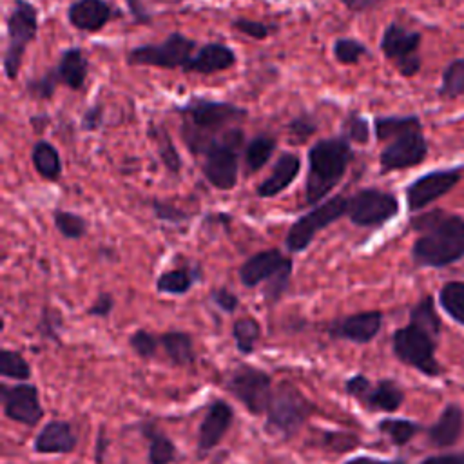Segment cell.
<instances>
[{
    "instance_id": "cell-1",
    "label": "cell",
    "mask_w": 464,
    "mask_h": 464,
    "mask_svg": "<svg viewBox=\"0 0 464 464\" xmlns=\"http://www.w3.org/2000/svg\"><path fill=\"white\" fill-rule=\"evenodd\" d=\"M419 232L411 246L417 266L442 268L464 259V218L442 208L428 210L411 219Z\"/></svg>"
},
{
    "instance_id": "cell-2",
    "label": "cell",
    "mask_w": 464,
    "mask_h": 464,
    "mask_svg": "<svg viewBox=\"0 0 464 464\" xmlns=\"http://www.w3.org/2000/svg\"><path fill=\"white\" fill-rule=\"evenodd\" d=\"M373 132L377 141L386 143L379 154L381 172L411 169L428 156V140L419 116H375Z\"/></svg>"
},
{
    "instance_id": "cell-3",
    "label": "cell",
    "mask_w": 464,
    "mask_h": 464,
    "mask_svg": "<svg viewBox=\"0 0 464 464\" xmlns=\"http://www.w3.org/2000/svg\"><path fill=\"white\" fill-rule=\"evenodd\" d=\"M181 120V138L194 156H201L205 147L234 123L246 118V109L230 102L210 100L203 96L188 98L176 107Z\"/></svg>"
},
{
    "instance_id": "cell-4",
    "label": "cell",
    "mask_w": 464,
    "mask_h": 464,
    "mask_svg": "<svg viewBox=\"0 0 464 464\" xmlns=\"http://www.w3.org/2000/svg\"><path fill=\"white\" fill-rule=\"evenodd\" d=\"M352 160V141H348L343 134L315 141L308 149L304 203L317 205L323 201L344 178Z\"/></svg>"
},
{
    "instance_id": "cell-5",
    "label": "cell",
    "mask_w": 464,
    "mask_h": 464,
    "mask_svg": "<svg viewBox=\"0 0 464 464\" xmlns=\"http://www.w3.org/2000/svg\"><path fill=\"white\" fill-rule=\"evenodd\" d=\"M439 334V326H430L410 319L406 326L393 332V353L401 362L419 370L420 373L428 377H439L444 372V368L435 359Z\"/></svg>"
},
{
    "instance_id": "cell-6",
    "label": "cell",
    "mask_w": 464,
    "mask_h": 464,
    "mask_svg": "<svg viewBox=\"0 0 464 464\" xmlns=\"http://www.w3.org/2000/svg\"><path fill=\"white\" fill-rule=\"evenodd\" d=\"M243 143V130L239 127H230L205 147L201 152V170L212 187L219 190H230L236 187L239 172V152Z\"/></svg>"
},
{
    "instance_id": "cell-7",
    "label": "cell",
    "mask_w": 464,
    "mask_h": 464,
    "mask_svg": "<svg viewBox=\"0 0 464 464\" xmlns=\"http://www.w3.org/2000/svg\"><path fill=\"white\" fill-rule=\"evenodd\" d=\"M7 45L4 51V74L7 80H14L20 72L27 45L38 33V9L27 0H14L7 18Z\"/></svg>"
},
{
    "instance_id": "cell-8",
    "label": "cell",
    "mask_w": 464,
    "mask_h": 464,
    "mask_svg": "<svg viewBox=\"0 0 464 464\" xmlns=\"http://www.w3.org/2000/svg\"><path fill=\"white\" fill-rule=\"evenodd\" d=\"M312 402L290 382H281L272 392L266 408V430L283 437H294L310 417Z\"/></svg>"
},
{
    "instance_id": "cell-9",
    "label": "cell",
    "mask_w": 464,
    "mask_h": 464,
    "mask_svg": "<svg viewBox=\"0 0 464 464\" xmlns=\"http://www.w3.org/2000/svg\"><path fill=\"white\" fill-rule=\"evenodd\" d=\"M198 42L181 34L170 33L160 44H145L130 49L127 53L129 65H141V67H160V69H181L188 63Z\"/></svg>"
},
{
    "instance_id": "cell-10",
    "label": "cell",
    "mask_w": 464,
    "mask_h": 464,
    "mask_svg": "<svg viewBox=\"0 0 464 464\" xmlns=\"http://www.w3.org/2000/svg\"><path fill=\"white\" fill-rule=\"evenodd\" d=\"M346 212H348V196L344 194H337L323 203H317L315 208L303 214L299 219L292 223V227L286 232V248L290 252L304 250L319 230L326 228L330 223L346 216Z\"/></svg>"
},
{
    "instance_id": "cell-11",
    "label": "cell",
    "mask_w": 464,
    "mask_h": 464,
    "mask_svg": "<svg viewBox=\"0 0 464 464\" xmlns=\"http://www.w3.org/2000/svg\"><path fill=\"white\" fill-rule=\"evenodd\" d=\"M422 42V34L419 31L408 29L399 22H392L384 27L381 36V51L382 54L395 65V69L402 76H415L420 69L419 47Z\"/></svg>"
},
{
    "instance_id": "cell-12",
    "label": "cell",
    "mask_w": 464,
    "mask_h": 464,
    "mask_svg": "<svg viewBox=\"0 0 464 464\" xmlns=\"http://www.w3.org/2000/svg\"><path fill=\"white\" fill-rule=\"evenodd\" d=\"M399 212V199L381 188H361L348 196L346 216L357 227H382Z\"/></svg>"
},
{
    "instance_id": "cell-13",
    "label": "cell",
    "mask_w": 464,
    "mask_h": 464,
    "mask_svg": "<svg viewBox=\"0 0 464 464\" xmlns=\"http://www.w3.org/2000/svg\"><path fill=\"white\" fill-rule=\"evenodd\" d=\"M227 390L252 413L261 415L266 411L272 397V379L266 372L241 364L237 366L227 382Z\"/></svg>"
},
{
    "instance_id": "cell-14",
    "label": "cell",
    "mask_w": 464,
    "mask_h": 464,
    "mask_svg": "<svg viewBox=\"0 0 464 464\" xmlns=\"http://www.w3.org/2000/svg\"><path fill=\"white\" fill-rule=\"evenodd\" d=\"M344 390L348 395L357 399L372 411H395L404 401V392L392 379H382L372 382L368 377L357 373L344 382Z\"/></svg>"
},
{
    "instance_id": "cell-15",
    "label": "cell",
    "mask_w": 464,
    "mask_h": 464,
    "mask_svg": "<svg viewBox=\"0 0 464 464\" xmlns=\"http://www.w3.org/2000/svg\"><path fill=\"white\" fill-rule=\"evenodd\" d=\"M462 179V169H437L415 178L404 190L406 203L411 212L422 210L430 203L437 201Z\"/></svg>"
},
{
    "instance_id": "cell-16",
    "label": "cell",
    "mask_w": 464,
    "mask_h": 464,
    "mask_svg": "<svg viewBox=\"0 0 464 464\" xmlns=\"http://www.w3.org/2000/svg\"><path fill=\"white\" fill-rule=\"evenodd\" d=\"M2 404L4 413L7 419L34 426L44 417V408L38 399V390L34 384H16V386H5L2 384Z\"/></svg>"
},
{
    "instance_id": "cell-17",
    "label": "cell",
    "mask_w": 464,
    "mask_h": 464,
    "mask_svg": "<svg viewBox=\"0 0 464 464\" xmlns=\"http://www.w3.org/2000/svg\"><path fill=\"white\" fill-rule=\"evenodd\" d=\"M382 326V312L366 310L346 315L330 326V335L335 339H346L357 344L370 343Z\"/></svg>"
},
{
    "instance_id": "cell-18",
    "label": "cell",
    "mask_w": 464,
    "mask_h": 464,
    "mask_svg": "<svg viewBox=\"0 0 464 464\" xmlns=\"http://www.w3.org/2000/svg\"><path fill=\"white\" fill-rule=\"evenodd\" d=\"M292 266V259L283 256L276 248L261 250L254 256H250L239 268V279L245 286L254 288L261 285L263 281H270L274 276H277L283 268Z\"/></svg>"
},
{
    "instance_id": "cell-19",
    "label": "cell",
    "mask_w": 464,
    "mask_h": 464,
    "mask_svg": "<svg viewBox=\"0 0 464 464\" xmlns=\"http://www.w3.org/2000/svg\"><path fill=\"white\" fill-rule=\"evenodd\" d=\"M232 419H234L232 408L225 401H214L199 424L198 450L201 453L214 450L228 431Z\"/></svg>"
},
{
    "instance_id": "cell-20",
    "label": "cell",
    "mask_w": 464,
    "mask_h": 464,
    "mask_svg": "<svg viewBox=\"0 0 464 464\" xmlns=\"http://www.w3.org/2000/svg\"><path fill=\"white\" fill-rule=\"evenodd\" d=\"M236 62H237V56L228 45L219 42H208L192 54L188 63L183 67V72L185 74L188 72L214 74V72H221L234 67Z\"/></svg>"
},
{
    "instance_id": "cell-21",
    "label": "cell",
    "mask_w": 464,
    "mask_h": 464,
    "mask_svg": "<svg viewBox=\"0 0 464 464\" xmlns=\"http://www.w3.org/2000/svg\"><path fill=\"white\" fill-rule=\"evenodd\" d=\"M112 18V5L107 0H74L67 7V20L78 31L98 33Z\"/></svg>"
},
{
    "instance_id": "cell-22",
    "label": "cell",
    "mask_w": 464,
    "mask_h": 464,
    "mask_svg": "<svg viewBox=\"0 0 464 464\" xmlns=\"http://www.w3.org/2000/svg\"><path fill=\"white\" fill-rule=\"evenodd\" d=\"M76 433L65 420H49L34 439V451L44 455H65L76 448Z\"/></svg>"
},
{
    "instance_id": "cell-23",
    "label": "cell",
    "mask_w": 464,
    "mask_h": 464,
    "mask_svg": "<svg viewBox=\"0 0 464 464\" xmlns=\"http://www.w3.org/2000/svg\"><path fill=\"white\" fill-rule=\"evenodd\" d=\"M464 430V411L459 404L450 402L440 411L439 419L428 428V442L435 448L453 446Z\"/></svg>"
},
{
    "instance_id": "cell-24",
    "label": "cell",
    "mask_w": 464,
    "mask_h": 464,
    "mask_svg": "<svg viewBox=\"0 0 464 464\" xmlns=\"http://www.w3.org/2000/svg\"><path fill=\"white\" fill-rule=\"evenodd\" d=\"M299 169H301L299 156H295L292 152L279 154L270 176L265 178L257 185V188H256L257 196L259 198H274V196L281 194L297 178Z\"/></svg>"
},
{
    "instance_id": "cell-25",
    "label": "cell",
    "mask_w": 464,
    "mask_h": 464,
    "mask_svg": "<svg viewBox=\"0 0 464 464\" xmlns=\"http://www.w3.org/2000/svg\"><path fill=\"white\" fill-rule=\"evenodd\" d=\"M53 69L60 83L72 91H80L89 72V60L80 47H71L60 54V60Z\"/></svg>"
},
{
    "instance_id": "cell-26",
    "label": "cell",
    "mask_w": 464,
    "mask_h": 464,
    "mask_svg": "<svg viewBox=\"0 0 464 464\" xmlns=\"http://www.w3.org/2000/svg\"><path fill=\"white\" fill-rule=\"evenodd\" d=\"M31 161L36 172L49 181H56L62 176V158L54 145L45 140H40L33 145Z\"/></svg>"
},
{
    "instance_id": "cell-27",
    "label": "cell",
    "mask_w": 464,
    "mask_h": 464,
    "mask_svg": "<svg viewBox=\"0 0 464 464\" xmlns=\"http://www.w3.org/2000/svg\"><path fill=\"white\" fill-rule=\"evenodd\" d=\"M160 344L176 366H188L194 362V343L185 332H167L160 337Z\"/></svg>"
},
{
    "instance_id": "cell-28",
    "label": "cell",
    "mask_w": 464,
    "mask_h": 464,
    "mask_svg": "<svg viewBox=\"0 0 464 464\" xmlns=\"http://www.w3.org/2000/svg\"><path fill=\"white\" fill-rule=\"evenodd\" d=\"M276 150V138L268 134H257L254 136L243 150V161H245V172L254 174L261 167L266 165V161L272 158Z\"/></svg>"
},
{
    "instance_id": "cell-29",
    "label": "cell",
    "mask_w": 464,
    "mask_h": 464,
    "mask_svg": "<svg viewBox=\"0 0 464 464\" xmlns=\"http://www.w3.org/2000/svg\"><path fill=\"white\" fill-rule=\"evenodd\" d=\"M141 431L149 440V464H172L178 459V450L167 435L158 431L152 424H145Z\"/></svg>"
},
{
    "instance_id": "cell-30",
    "label": "cell",
    "mask_w": 464,
    "mask_h": 464,
    "mask_svg": "<svg viewBox=\"0 0 464 464\" xmlns=\"http://www.w3.org/2000/svg\"><path fill=\"white\" fill-rule=\"evenodd\" d=\"M437 96L440 100H457L464 96V58H455L444 67Z\"/></svg>"
},
{
    "instance_id": "cell-31",
    "label": "cell",
    "mask_w": 464,
    "mask_h": 464,
    "mask_svg": "<svg viewBox=\"0 0 464 464\" xmlns=\"http://www.w3.org/2000/svg\"><path fill=\"white\" fill-rule=\"evenodd\" d=\"M199 277V272L194 268H176V270H169L163 272L158 281H156V290L160 294H170V295H183L187 294L192 285L194 279Z\"/></svg>"
},
{
    "instance_id": "cell-32",
    "label": "cell",
    "mask_w": 464,
    "mask_h": 464,
    "mask_svg": "<svg viewBox=\"0 0 464 464\" xmlns=\"http://www.w3.org/2000/svg\"><path fill=\"white\" fill-rule=\"evenodd\" d=\"M149 136L156 143L160 160L163 161L167 170L170 174H178L181 170V158H179V154H178V150L172 143V138H170L169 130L163 125H150L149 127Z\"/></svg>"
},
{
    "instance_id": "cell-33",
    "label": "cell",
    "mask_w": 464,
    "mask_h": 464,
    "mask_svg": "<svg viewBox=\"0 0 464 464\" xmlns=\"http://www.w3.org/2000/svg\"><path fill=\"white\" fill-rule=\"evenodd\" d=\"M439 301L442 310L464 326V281H448L439 292Z\"/></svg>"
},
{
    "instance_id": "cell-34",
    "label": "cell",
    "mask_w": 464,
    "mask_h": 464,
    "mask_svg": "<svg viewBox=\"0 0 464 464\" xmlns=\"http://www.w3.org/2000/svg\"><path fill=\"white\" fill-rule=\"evenodd\" d=\"M377 430L386 435L395 446H406L419 431H420V426L413 420H408V419H382L379 424H377Z\"/></svg>"
},
{
    "instance_id": "cell-35",
    "label": "cell",
    "mask_w": 464,
    "mask_h": 464,
    "mask_svg": "<svg viewBox=\"0 0 464 464\" xmlns=\"http://www.w3.org/2000/svg\"><path fill=\"white\" fill-rule=\"evenodd\" d=\"M259 335H261V326L254 317H241L232 324V337H234L236 348L245 355L254 352V346Z\"/></svg>"
},
{
    "instance_id": "cell-36",
    "label": "cell",
    "mask_w": 464,
    "mask_h": 464,
    "mask_svg": "<svg viewBox=\"0 0 464 464\" xmlns=\"http://www.w3.org/2000/svg\"><path fill=\"white\" fill-rule=\"evenodd\" d=\"M53 219H54V227L58 228V232L63 237L80 239L87 232V221L80 214H74V212H69L63 208H56L53 212Z\"/></svg>"
},
{
    "instance_id": "cell-37",
    "label": "cell",
    "mask_w": 464,
    "mask_h": 464,
    "mask_svg": "<svg viewBox=\"0 0 464 464\" xmlns=\"http://www.w3.org/2000/svg\"><path fill=\"white\" fill-rule=\"evenodd\" d=\"M0 373L9 379L27 381L31 377V366L22 357V353L14 350H2L0 352Z\"/></svg>"
},
{
    "instance_id": "cell-38",
    "label": "cell",
    "mask_w": 464,
    "mask_h": 464,
    "mask_svg": "<svg viewBox=\"0 0 464 464\" xmlns=\"http://www.w3.org/2000/svg\"><path fill=\"white\" fill-rule=\"evenodd\" d=\"M332 53H334V58L339 63L353 65L361 60V56L368 54V47L362 42L355 40V38H337L334 42Z\"/></svg>"
},
{
    "instance_id": "cell-39",
    "label": "cell",
    "mask_w": 464,
    "mask_h": 464,
    "mask_svg": "<svg viewBox=\"0 0 464 464\" xmlns=\"http://www.w3.org/2000/svg\"><path fill=\"white\" fill-rule=\"evenodd\" d=\"M341 134L352 143H368L370 140V127L368 121L355 111L348 112L341 123Z\"/></svg>"
},
{
    "instance_id": "cell-40",
    "label": "cell",
    "mask_w": 464,
    "mask_h": 464,
    "mask_svg": "<svg viewBox=\"0 0 464 464\" xmlns=\"http://www.w3.org/2000/svg\"><path fill=\"white\" fill-rule=\"evenodd\" d=\"M58 78H56V72L54 69L51 67L49 71H45L42 76L38 78H33L25 83V91L31 98L34 100H49L53 98L56 87H58Z\"/></svg>"
},
{
    "instance_id": "cell-41",
    "label": "cell",
    "mask_w": 464,
    "mask_h": 464,
    "mask_svg": "<svg viewBox=\"0 0 464 464\" xmlns=\"http://www.w3.org/2000/svg\"><path fill=\"white\" fill-rule=\"evenodd\" d=\"M315 130H317V121L308 112H301L294 116L288 123V136L292 143H297V145L304 143Z\"/></svg>"
},
{
    "instance_id": "cell-42",
    "label": "cell",
    "mask_w": 464,
    "mask_h": 464,
    "mask_svg": "<svg viewBox=\"0 0 464 464\" xmlns=\"http://www.w3.org/2000/svg\"><path fill=\"white\" fill-rule=\"evenodd\" d=\"M129 344L130 348L143 359H149L156 353L160 339H156L152 334L145 332V330H136L130 337H129Z\"/></svg>"
},
{
    "instance_id": "cell-43",
    "label": "cell",
    "mask_w": 464,
    "mask_h": 464,
    "mask_svg": "<svg viewBox=\"0 0 464 464\" xmlns=\"http://www.w3.org/2000/svg\"><path fill=\"white\" fill-rule=\"evenodd\" d=\"M290 276H292V266H286V268H283L277 276H274L268 283H265L263 294H265V297H266L268 303L279 301V297H281V295L286 292V288H288Z\"/></svg>"
},
{
    "instance_id": "cell-44",
    "label": "cell",
    "mask_w": 464,
    "mask_h": 464,
    "mask_svg": "<svg viewBox=\"0 0 464 464\" xmlns=\"http://www.w3.org/2000/svg\"><path fill=\"white\" fill-rule=\"evenodd\" d=\"M232 29H236L254 40H265L274 27L266 25L263 22H257V20H250V18H236V20H232Z\"/></svg>"
},
{
    "instance_id": "cell-45",
    "label": "cell",
    "mask_w": 464,
    "mask_h": 464,
    "mask_svg": "<svg viewBox=\"0 0 464 464\" xmlns=\"http://www.w3.org/2000/svg\"><path fill=\"white\" fill-rule=\"evenodd\" d=\"M152 210H154V216H156L158 219H161V221H165V223H174V225L183 223V221H187V219L190 218L185 210H181V208H178V207H174V205L158 201V199L152 201Z\"/></svg>"
},
{
    "instance_id": "cell-46",
    "label": "cell",
    "mask_w": 464,
    "mask_h": 464,
    "mask_svg": "<svg viewBox=\"0 0 464 464\" xmlns=\"http://www.w3.org/2000/svg\"><path fill=\"white\" fill-rule=\"evenodd\" d=\"M210 299L214 301V304H216L218 308H221V310L227 312V314H232V312L237 308V304H239L236 294H232V292L227 290V288H214V290L210 292Z\"/></svg>"
},
{
    "instance_id": "cell-47",
    "label": "cell",
    "mask_w": 464,
    "mask_h": 464,
    "mask_svg": "<svg viewBox=\"0 0 464 464\" xmlns=\"http://www.w3.org/2000/svg\"><path fill=\"white\" fill-rule=\"evenodd\" d=\"M114 308V299L111 294L103 292L96 297V301L87 308V315H92V317H107Z\"/></svg>"
},
{
    "instance_id": "cell-48",
    "label": "cell",
    "mask_w": 464,
    "mask_h": 464,
    "mask_svg": "<svg viewBox=\"0 0 464 464\" xmlns=\"http://www.w3.org/2000/svg\"><path fill=\"white\" fill-rule=\"evenodd\" d=\"M103 121V107L100 103L89 107L82 116V129L83 130H96Z\"/></svg>"
},
{
    "instance_id": "cell-49",
    "label": "cell",
    "mask_w": 464,
    "mask_h": 464,
    "mask_svg": "<svg viewBox=\"0 0 464 464\" xmlns=\"http://www.w3.org/2000/svg\"><path fill=\"white\" fill-rule=\"evenodd\" d=\"M127 7H129V13L132 16V20L136 24H141V25H149L152 22V16L150 13L147 11V7L143 5L141 0H125Z\"/></svg>"
},
{
    "instance_id": "cell-50",
    "label": "cell",
    "mask_w": 464,
    "mask_h": 464,
    "mask_svg": "<svg viewBox=\"0 0 464 464\" xmlns=\"http://www.w3.org/2000/svg\"><path fill=\"white\" fill-rule=\"evenodd\" d=\"M419 464H464V453H439L422 459Z\"/></svg>"
},
{
    "instance_id": "cell-51",
    "label": "cell",
    "mask_w": 464,
    "mask_h": 464,
    "mask_svg": "<svg viewBox=\"0 0 464 464\" xmlns=\"http://www.w3.org/2000/svg\"><path fill=\"white\" fill-rule=\"evenodd\" d=\"M352 13H366L379 7L384 0H339Z\"/></svg>"
},
{
    "instance_id": "cell-52",
    "label": "cell",
    "mask_w": 464,
    "mask_h": 464,
    "mask_svg": "<svg viewBox=\"0 0 464 464\" xmlns=\"http://www.w3.org/2000/svg\"><path fill=\"white\" fill-rule=\"evenodd\" d=\"M344 464H404V462H399V460H382V459H375V457H370V455H361V457H355V459L346 460Z\"/></svg>"
},
{
    "instance_id": "cell-53",
    "label": "cell",
    "mask_w": 464,
    "mask_h": 464,
    "mask_svg": "<svg viewBox=\"0 0 464 464\" xmlns=\"http://www.w3.org/2000/svg\"><path fill=\"white\" fill-rule=\"evenodd\" d=\"M105 446H107V440H105V433H103V430H102V431L98 433V442H96V462H98V464L103 460Z\"/></svg>"
},
{
    "instance_id": "cell-54",
    "label": "cell",
    "mask_w": 464,
    "mask_h": 464,
    "mask_svg": "<svg viewBox=\"0 0 464 464\" xmlns=\"http://www.w3.org/2000/svg\"><path fill=\"white\" fill-rule=\"evenodd\" d=\"M178 2H181V0H178Z\"/></svg>"
}]
</instances>
